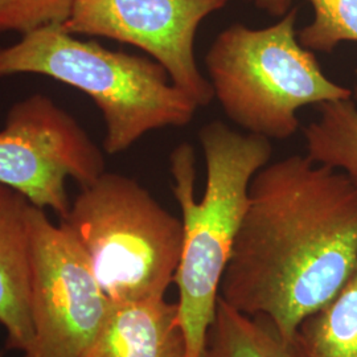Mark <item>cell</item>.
<instances>
[{
	"mask_svg": "<svg viewBox=\"0 0 357 357\" xmlns=\"http://www.w3.org/2000/svg\"><path fill=\"white\" fill-rule=\"evenodd\" d=\"M356 265L355 184L291 155L252 180L220 298L268 319L291 345L301 323L339 293Z\"/></svg>",
	"mask_w": 357,
	"mask_h": 357,
	"instance_id": "obj_1",
	"label": "cell"
},
{
	"mask_svg": "<svg viewBox=\"0 0 357 357\" xmlns=\"http://www.w3.org/2000/svg\"><path fill=\"white\" fill-rule=\"evenodd\" d=\"M206 163L202 202L195 199L196 156L181 143L169 156L172 191L181 209L183 252L175 275L178 317L187 357H202L231 249L249 203L255 174L268 166L273 147L268 138L240 134L213 121L199 132Z\"/></svg>",
	"mask_w": 357,
	"mask_h": 357,
	"instance_id": "obj_2",
	"label": "cell"
},
{
	"mask_svg": "<svg viewBox=\"0 0 357 357\" xmlns=\"http://www.w3.org/2000/svg\"><path fill=\"white\" fill-rule=\"evenodd\" d=\"M15 75L51 77L86 93L102 114L109 155L153 130L188 125L199 107L153 59L106 50L63 26H41L0 48V79Z\"/></svg>",
	"mask_w": 357,
	"mask_h": 357,
	"instance_id": "obj_3",
	"label": "cell"
},
{
	"mask_svg": "<svg viewBox=\"0 0 357 357\" xmlns=\"http://www.w3.org/2000/svg\"><path fill=\"white\" fill-rule=\"evenodd\" d=\"M63 224L112 303L165 296L183 252V221L134 178L103 172L81 188Z\"/></svg>",
	"mask_w": 357,
	"mask_h": 357,
	"instance_id": "obj_4",
	"label": "cell"
},
{
	"mask_svg": "<svg viewBox=\"0 0 357 357\" xmlns=\"http://www.w3.org/2000/svg\"><path fill=\"white\" fill-rule=\"evenodd\" d=\"M295 22L291 10L264 29L233 24L205 56L215 98L249 134L287 139L298 130L301 107L354 96L323 73L314 52L296 38Z\"/></svg>",
	"mask_w": 357,
	"mask_h": 357,
	"instance_id": "obj_5",
	"label": "cell"
},
{
	"mask_svg": "<svg viewBox=\"0 0 357 357\" xmlns=\"http://www.w3.org/2000/svg\"><path fill=\"white\" fill-rule=\"evenodd\" d=\"M29 310L33 342L24 357H82L113 303L86 255L63 224L44 209L31 212Z\"/></svg>",
	"mask_w": 357,
	"mask_h": 357,
	"instance_id": "obj_6",
	"label": "cell"
},
{
	"mask_svg": "<svg viewBox=\"0 0 357 357\" xmlns=\"http://www.w3.org/2000/svg\"><path fill=\"white\" fill-rule=\"evenodd\" d=\"M103 172L101 150L52 98L32 94L11 106L0 130V184L63 220L70 209L66 180L82 188Z\"/></svg>",
	"mask_w": 357,
	"mask_h": 357,
	"instance_id": "obj_7",
	"label": "cell"
},
{
	"mask_svg": "<svg viewBox=\"0 0 357 357\" xmlns=\"http://www.w3.org/2000/svg\"><path fill=\"white\" fill-rule=\"evenodd\" d=\"M228 0H76L63 24L76 36L107 38L134 45L162 65L171 82L199 107L215 91L199 70L195 38L209 13Z\"/></svg>",
	"mask_w": 357,
	"mask_h": 357,
	"instance_id": "obj_8",
	"label": "cell"
},
{
	"mask_svg": "<svg viewBox=\"0 0 357 357\" xmlns=\"http://www.w3.org/2000/svg\"><path fill=\"white\" fill-rule=\"evenodd\" d=\"M26 197L0 184V324L8 348L26 354L33 342L29 310L31 212Z\"/></svg>",
	"mask_w": 357,
	"mask_h": 357,
	"instance_id": "obj_9",
	"label": "cell"
},
{
	"mask_svg": "<svg viewBox=\"0 0 357 357\" xmlns=\"http://www.w3.org/2000/svg\"><path fill=\"white\" fill-rule=\"evenodd\" d=\"M82 357H187L178 303L165 296L113 303Z\"/></svg>",
	"mask_w": 357,
	"mask_h": 357,
	"instance_id": "obj_10",
	"label": "cell"
},
{
	"mask_svg": "<svg viewBox=\"0 0 357 357\" xmlns=\"http://www.w3.org/2000/svg\"><path fill=\"white\" fill-rule=\"evenodd\" d=\"M296 357H357V265L331 301L301 323Z\"/></svg>",
	"mask_w": 357,
	"mask_h": 357,
	"instance_id": "obj_11",
	"label": "cell"
},
{
	"mask_svg": "<svg viewBox=\"0 0 357 357\" xmlns=\"http://www.w3.org/2000/svg\"><path fill=\"white\" fill-rule=\"evenodd\" d=\"M202 357H296L268 319L250 317L221 298Z\"/></svg>",
	"mask_w": 357,
	"mask_h": 357,
	"instance_id": "obj_12",
	"label": "cell"
},
{
	"mask_svg": "<svg viewBox=\"0 0 357 357\" xmlns=\"http://www.w3.org/2000/svg\"><path fill=\"white\" fill-rule=\"evenodd\" d=\"M319 112L305 128L306 156L344 172L357 188V88L349 98L320 103Z\"/></svg>",
	"mask_w": 357,
	"mask_h": 357,
	"instance_id": "obj_13",
	"label": "cell"
},
{
	"mask_svg": "<svg viewBox=\"0 0 357 357\" xmlns=\"http://www.w3.org/2000/svg\"><path fill=\"white\" fill-rule=\"evenodd\" d=\"M315 17L298 33L299 43L310 51L330 53L340 43H357V0H307Z\"/></svg>",
	"mask_w": 357,
	"mask_h": 357,
	"instance_id": "obj_14",
	"label": "cell"
},
{
	"mask_svg": "<svg viewBox=\"0 0 357 357\" xmlns=\"http://www.w3.org/2000/svg\"><path fill=\"white\" fill-rule=\"evenodd\" d=\"M76 0H0V35L63 26Z\"/></svg>",
	"mask_w": 357,
	"mask_h": 357,
	"instance_id": "obj_15",
	"label": "cell"
},
{
	"mask_svg": "<svg viewBox=\"0 0 357 357\" xmlns=\"http://www.w3.org/2000/svg\"><path fill=\"white\" fill-rule=\"evenodd\" d=\"M293 0H255V4L273 16H284L289 13Z\"/></svg>",
	"mask_w": 357,
	"mask_h": 357,
	"instance_id": "obj_16",
	"label": "cell"
}]
</instances>
